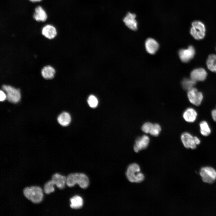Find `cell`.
Segmentation results:
<instances>
[{
  "instance_id": "6da1fadb",
  "label": "cell",
  "mask_w": 216,
  "mask_h": 216,
  "mask_svg": "<svg viewBox=\"0 0 216 216\" xmlns=\"http://www.w3.org/2000/svg\"><path fill=\"white\" fill-rule=\"evenodd\" d=\"M77 184L82 188H87L89 184L87 176L82 173H71L66 177V184L69 187H72Z\"/></svg>"
},
{
  "instance_id": "7a4b0ae2",
  "label": "cell",
  "mask_w": 216,
  "mask_h": 216,
  "mask_svg": "<svg viewBox=\"0 0 216 216\" xmlns=\"http://www.w3.org/2000/svg\"><path fill=\"white\" fill-rule=\"evenodd\" d=\"M126 176L129 181L131 182H141L145 178L143 173L140 172L139 166L135 163H132L128 166Z\"/></svg>"
},
{
  "instance_id": "3957f363",
  "label": "cell",
  "mask_w": 216,
  "mask_h": 216,
  "mask_svg": "<svg viewBox=\"0 0 216 216\" xmlns=\"http://www.w3.org/2000/svg\"><path fill=\"white\" fill-rule=\"evenodd\" d=\"M24 196L32 202L38 203L43 200V194L41 188L37 186L25 188L23 190Z\"/></svg>"
},
{
  "instance_id": "277c9868",
  "label": "cell",
  "mask_w": 216,
  "mask_h": 216,
  "mask_svg": "<svg viewBox=\"0 0 216 216\" xmlns=\"http://www.w3.org/2000/svg\"><path fill=\"white\" fill-rule=\"evenodd\" d=\"M206 28L204 24L199 20H195L191 23L190 33L195 39L200 40L205 36Z\"/></svg>"
},
{
  "instance_id": "5b68a950",
  "label": "cell",
  "mask_w": 216,
  "mask_h": 216,
  "mask_svg": "<svg viewBox=\"0 0 216 216\" xmlns=\"http://www.w3.org/2000/svg\"><path fill=\"white\" fill-rule=\"evenodd\" d=\"M181 141L185 148L195 149L200 142V139L197 136H193L188 132L183 133L181 136Z\"/></svg>"
},
{
  "instance_id": "8992f818",
  "label": "cell",
  "mask_w": 216,
  "mask_h": 216,
  "mask_svg": "<svg viewBox=\"0 0 216 216\" xmlns=\"http://www.w3.org/2000/svg\"><path fill=\"white\" fill-rule=\"evenodd\" d=\"M2 87L6 92L7 98L9 102L13 103H16L19 102L21 98L20 91L19 89L5 85H3Z\"/></svg>"
},
{
  "instance_id": "52a82bcc",
  "label": "cell",
  "mask_w": 216,
  "mask_h": 216,
  "mask_svg": "<svg viewBox=\"0 0 216 216\" xmlns=\"http://www.w3.org/2000/svg\"><path fill=\"white\" fill-rule=\"evenodd\" d=\"M200 174L203 181L208 183H213L216 179V171L210 167H205L202 168Z\"/></svg>"
},
{
  "instance_id": "ba28073f",
  "label": "cell",
  "mask_w": 216,
  "mask_h": 216,
  "mask_svg": "<svg viewBox=\"0 0 216 216\" xmlns=\"http://www.w3.org/2000/svg\"><path fill=\"white\" fill-rule=\"evenodd\" d=\"M187 95L190 102L196 106L200 105L203 98L202 93L194 87L188 91Z\"/></svg>"
},
{
  "instance_id": "9c48e42d",
  "label": "cell",
  "mask_w": 216,
  "mask_h": 216,
  "mask_svg": "<svg viewBox=\"0 0 216 216\" xmlns=\"http://www.w3.org/2000/svg\"><path fill=\"white\" fill-rule=\"evenodd\" d=\"M195 53V49L192 46H189L187 49H180L178 52V56L181 61L187 63L191 60Z\"/></svg>"
},
{
  "instance_id": "30bf717a",
  "label": "cell",
  "mask_w": 216,
  "mask_h": 216,
  "mask_svg": "<svg viewBox=\"0 0 216 216\" xmlns=\"http://www.w3.org/2000/svg\"><path fill=\"white\" fill-rule=\"evenodd\" d=\"M150 139L148 136L144 135L136 139L134 146V151L138 152L139 151L146 148L148 146Z\"/></svg>"
},
{
  "instance_id": "8fae6325",
  "label": "cell",
  "mask_w": 216,
  "mask_h": 216,
  "mask_svg": "<svg viewBox=\"0 0 216 216\" xmlns=\"http://www.w3.org/2000/svg\"><path fill=\"white\" fill-rule=\"evenodd\" d=\"M207 76V72L202 68L195 69L190 74V78L196 82L204 81L206 79Z\"/></svg>"
},
{
  "instance_id": "7c38bea8",
  "label": "cell",
  "mask_w": 216,
  "mask_h": 216,
  "mask_svg": "<svg viewBox=\"0 0 216 216\" xmlns=\"http://www.w3.org/2000/svg\"><path fill=\"white\" fill-rule=\"evenodd\" d=\"M135 14L128 13L123 19L125 25L130 29L136 30L137 29V23L135 19Z\"/></svg>"
},
{
  "instance_id": "4fadbf2b",
  "label": "cell",
  "mask_w": 216,
  "mask_h": 216,
  "mask_svg": "<svg viewBox=\"0 0 216 216\" xmlns=\"http://www.w3.org/2000/svg\"><path fill=\"white\" fill-rule=\"evenodd\" d=\"M145 47L146 51L148 53L151 54H154L158 51L159 45L155 40L150 38L146 40Z\"/></svg>"
},
{
  "instance_id": "5bb4252c",
  "label": "cell",
  "mask_w": 216,
  "mask_h": 216,
  "mask_svg": "<svg viewBox=\"0 0 216 216\" xmlns=\"http://www.w3.org/2000/svg\"><path fill=\"white\" fill-rule=\"evenodd\" d=\"M41 32L44 36L50 39L55 38L57 34L55 27L50 24L45 26L42 28Z\"/></svg>"
},
{
  "instance_id": "9a60e30c",
  "label": "cell",
  "mask_w": 216,
  "mask_h": 216,
  "mask_svg": "<svg viewBox=\"0 0 216 216\" xmlns=\"http://www.w3.org/2000/svg\"><path fill=\"white\" fill-rule=\"evenodd\" d=\"M197 113L194 108L189 107L187 108L184 112L183 117L184 119L188 122H194L196 119Z\"/></svg>"
},
{
  "instance_id": "2e32d148",
  "label": "cell",
  "mask_w": 216,
  "mask_h": 216,
  "mask_svg": "<svg viewBox=\"0 0 216 216\" xmlns=\"http://www.w3.org/2000/svg\"><path fill=\"white\" fill-rule=\"evenodd\" d=\"M33 17L36 21L44 22L47 20V15L46 12L42 7L38 6L35 9Z\"/></svg>"
},
{
  "instance_id": "e0dca14e",
  "label": "cell",
  "mask_w": 216,
  "mask_h": 216,
  "mask_svg": "<svg viewBox=\"0 0 216 216\" xmlns=\"http://www.w3.org/2000/svg\"><path fill=\"white\" fill-rule=\"evenodd\" d=\"M52 180L56 186L60 189H63L66 184V177L58 173L54 174Z\"/></svg>"
},
{
  "instance_id": "ac0fdd59",
  "label": "cell",
  "mask_w": 216,
  "mask_h": 216,
  "mask_svg": "<svg viewBox=\"0 0 216 216\" xmlns=\"http://www.w3.org/2000/svg\"><path fill=\"white\" fill-rule=\"evenodd\" d=\"M55 73L54 69L50 65L44 66L42 69L41 74L42 76L46 79H52Z\"/></svg>"
},
{
  "instance_id": "d6986e66",
  "label": "cell",
  "mask_w": 216,
  "mask_h": 216,
  "mask_svg": "<svg viewBox=\"0 0 216 216\" xmlns=\"http://www.w3.org/2000/svg\"><path fill=\"white\" fill-rule=\"evenodd\" d=\"M70 207L73 209H80L82 206L83 204V199L81 196L78 195L72 197L70 199Z\"/></svg>"
},
{
  "instance_id": "ffe728a7",
  "label": "cell",
  "mask_w": 216,
  "mask_h": 216,
  "mask_svg": "<svg viewBox=\"0 0 216 216\" xmlns=\"http://www.w3.org/2000/svg\"><path fill=\"white\" fill-rule=\"evenodd\" d=\"M57 120L60 125L63 126H66L70 124L71 121V117L69 113L64 112L59 115Z\"/></svg>"
},
{
  "instance_id": "44dd1931",
  "label": "cell",
  "mask_w": 216,
  "mask_h": 216,
  "mask_svg": "<svg viewBox=\"0 0 216 216\" xmlns=\"http://www.w3.org/2000/svg\"><path fill=\"white\" fill-rule=\"evenodd\" d=\"M206 65L209 70L216 73V55L213 54L208 56L206 61Z\"/></svg>"
},
{
  "instance_id": "7402d4cb",
  "label": "cell",
  "mask_w": 216,
  "mask_h": 216,
  "mask_svg": "<svg viewBox=\"0 0 216 216\" xmlns=\"http://www.w3.org/2000/svg\"><path fill=\"white\" fill-rule=\"evenodd\" d=\"M200 131L201 134L204 136H208L211 133V129L208 122L205 121L200 123Z\"/></svg>"
},
{
  "instance_id": "603a6c76",
  "label": "cell",
  "mask_w": 216,
  "mask_h": 216,
  "mask_svg": "<svg viewBox=\"0 0 216 216\" xmlns=\"http://www.w3.org/2000/svg\"><path fill=\"white\" fill-rule=\"evenodd\" d=\"M196 81L190 79L184 78L182 81L181 84L184 90L188 91L192 88L196 83Z\"/></svg>"
},
{
  "instance_id": "cb8c5ba5",
  "label": "cell",
  "mask_w": 216,
  "mask_h": 216,
  "mask_svg": "<svg viewBox=\"0 0 216 216\" xmlns=\"http://www.w3.org/2000/svg\"><path fill=\"white\" fill-rule=\"evenodd\" d=\"M55 184L52 180H50L45 183L44 186V191L46 194H49L54 190L53 185Z\"/></svg>"
},
{
  "instance_id": "d4e9b609",
  "label": "cell",
  "mask_w": 216,
  "mask_h": 216,
  "mask_svg": "<svg viewBox=\"0 0 216 216\" xmlns=\"http://www.w3.org/2000/svg\"><path fill=\"white\" fill-rule=\"evenodd\" d=\"M161 130L160 126L158 124H153L149 134L152 136H158Z\"/></svg>"
},
{
  "instance_id": "484cf974",
  "label": "cell",
  "mask_w": 216,
  "mask_h": 216,
  "mask_svg": "<svg viewBox=\"0 0 216 216\" xmlns=\"http://www.w3.org/2000/svg\"><path fill=\"white\" fill-rule=\"evenodd\" d=\"M87 102L91 108H95L98 105V100L97 98L93 95H91L89 96Z\"/></svg>"
},
{
  "instance_id": "4316f807",
  "label": "cell",
  "mask_w": 216,
  "mask_h": 216,
  "mask_svg": "<svg viewBox=\"0 0 216 216\" xmlns=\"http://www.w3.org/2000/svg\"><path fill=\"white\" fill-rule=\"evenodd\" d=\"M153 124L150 122L145 123L142 127V130L146 133L149 134Z\"/></svg>"
},
{
  "instance_id": "83f0119b",
  "label": "cell",
  "mask_w": 216,
  "mask_h": 216,
  "mask_svg": "<svg viewBox=\"0 0 216 216\" xmlns=\"http://www.w3.org/2000/svg\"><path fill=\"white\" fill-rule=\"evenodd\" d=\"M0 100L1 101H4L7 98L6 94L2 90L0 91Z\"/></svg>"
},
{
  "instance_id": "f1b7e54d",
  "label": "cell",
  "mask_w": 216,
  "mask_h": 216,
  "mask_svg": "<svg viewBox=\"0 0 216 216\" xmlns=\"http://www.w3.org/2000/svg\"><path fill=\"white\" fill-rule=\"evenodd\" d=\"M211 115L213 120L216 122V109L212 111Z\"/></svg>"
},
{
  "instance_id": "f546056e",
  "label": "cell",
  "mask_w": 216,
  "mask_h": 216,
  "mask_svg": "<svg viewBox=\"0 0 216 216\" xmlns=\"http://www.w3.org/2000/svg\"><path fill=\"white\" fill-rule=\"evenodd\" d=\"M31 2H39L41 1L42 0H29Z\"/></svg>"
}]
</instances>
